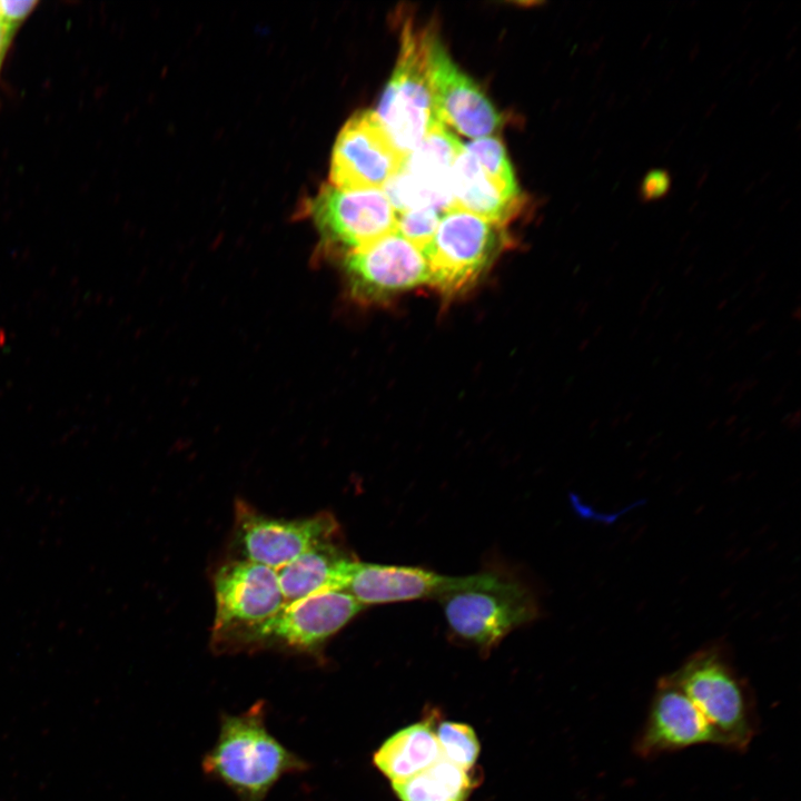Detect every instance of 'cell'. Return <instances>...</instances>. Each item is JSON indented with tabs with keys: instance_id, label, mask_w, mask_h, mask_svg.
Masks as SVG:
<instances>
[{
	"instance_id": "1",
	"label": "cell",
	"mask_w": 801,
	"mask_h": 801,
	"mask_svg": "<svg viewBox=\"0 0 801 801\" xmlns=\"http://www.w3.org/2000/svg\"><path fill=\"white\" fill-rule=\"evenodd\" d=\"M266 716L264 701L237 714L221 713L217 739L201 761L206 777L239 801H265L279 780L310 767L269 731Z\"/></svg>"
},
{
	"instance_id": "2",
	"label": "cell",
	"mask_w": 801,
	"mask_h": 801,
	"mask_svg": "<svg viewBox=\"0 0 801 801\" xmlns=\"http://www.w3.org/2000/svg\"><path fill=\"white\" fill-rule=\"evenodd\" d=\"M436 600L454 637L484 653L540 615L532 589L502 570L449 576Z\"/></svg>"
},
{
	"instance_id": "3",
	"label": "cell",
	"mask_w": 801,
	"mask_h": 801,
	"mask_svg": "<svg viewBox=\"0 0 801 801\" xmlns=\"http://www.w3.org/2000/svg\"><path fill=\"white\" fill-rule=\"evenodd\" d=\"M668 675L713 729L720 746L746 751L758 730L755 701L723 647L698 650Z\"/></svg>"
},
{
	"instance_id": "4",
	"label": "cell",
	"mask_w": 801,
	"mask_h": 801,
	"mask_svg": "<svg viewBox=\"0 0 801 801\" xmlns=\"http://www.w3.org/2000/svg\"><path fill=\"white\" fill-rule=\"evenodd\" d=\"M364 610L343 591H328L285 603L264 622L226 639L217 654L280 651L319 656L325 644Z\"/></svg>"
},
{
	"instance_id": "5",
	"label": "cell",
	"mask_w": 801,
	"mask_h": 801,
	"mask_svg": "<svg viewBox=\"0 0 801 801\" xmlns=\"http://www.w3.org/2000/svg\"><path fill=\"white\" fill-rule=\"evenodd\" d=\"M428 36L429 31L419 29L411 19L403 24L398 59L375 111L385 132L404 156L441 122L428 81Z\"/></svg>"
},
{
	"instance_id": "6",
	"label": "cell",
	"mask_w": 801,
	"mask_h": 801,
	"mask_svg": "<svg viewBox=\"0 0 801 801\" xmlns=\"http://www.w3.org/2000/svg\"><path fill=\"white\" fill-rule=\"evenodd\" d=\"M504 227L458 208L444 211L423 248L429 285L445 296L469 289L505 248Z\"/></svg>"
},
{
	"instance_id": "7",
	"label": "cell",
	"mask_w": 801,
	"mask_h": 801,
	"mask_svg": "<svg viewBox=\"0 0 801 801\" xmlns=\"http://www.w3.org/2000/svg\"><path fill=\"white\" fill-rule=\"evenodd\" d=\"M319 234V256L343 258L395 231L397 216L383 189L324 185L305 205Z\"/></svg>"
},
{
	"instance_id": "8",
	"label": "cell",
	"mask_w": 801,
	"mask_h": 801,
	"mask_svg": "<svg viewBox=\"0 0 801 801\" xmlns=\"http://www.w3.org/2000/svg\"><path fill=\"white\" fill-rule=\"evenodd\" d=\"M340 525L329 512L303 518L266 515L237 500L231 532V557L280 570L322 543L340 538Z\"/></svg>"
},
{
	"instance_id": "9",
	"label": "cell",
	"mask_w": 801,
	"mask_h": 801,
	"mask_svg": "<svg viewBox=\"0 0 801 801\" xmlns=\"http://www.w3.org/2000/svg\"><path fill=\"white\" fill-rule=\"evenodd\" d=\"M345 284L357 303H383L423 285L431 274L423 249L396 230L342 258Z\"/></svg>"
},
{
	"instance_id": "10",
	"label": "cell",
	"mask_w": 801,
	"mask_h": 801,
	"mask_svg": "<svg viewBox=\"0 0 801 801\" xmlns=\"http://www.w3.org/2000/svg\"><path fill=\"white\" fill-rule=\"evenodd\" d=\"M215 619L210 647L257 625L285 604L277 571L244 558L230 557L212 575Z\"/></svg>"
},
{
	"instance_id": "11",
	"label": "cell",
	"mask_w": 801,
	"mask_h": 801,
	"mask_svg": "<svg viewBox=\"0 0 801 801\" xmlns=\"http://www.w3.org/2000/svg\"><path fill=\"white\" fill-rule=\"evenodd\" d=\"M462 146L443 122H437L384 187L395 211L433 207L444 212L454 208L452 169Z\"/></svg>"
},
{
	"instance_id": "12",
	"label": "cell",
	"mask_w": 801,
	"mask_h": 801,
	"mask_svg": "<svg viewBox=\"0 0 801 801\" xmlns=\"http://www.w3.org/2000/svg\"><path fill=\"white\" fill-rule=\"evenodd\" d=\"M406 156L394 146L375 111L353 115L340 129L330 159V185L343 189H383Z\"/></svg>"
},
{
	"instance_id": "13",
	"label": "cell",
	"mask_w": 801,
	"mask_h": 801,
	"mask_svg": "<svg viewBox=\"0 0 801 801\" xmlns=\"http://www.w3.org/2000/svg\"><path fill=\"white\" fill-rule=\"evenodd\" d=\"M428 81L436 117L469 138L490 137L501 126V117L479 87L452 60L429 32Z\"/></svg>"
},
{
	"instance_id": "14",
	"label": "cell",
	"mask_w": 801,
	"mask_h": 801,
	"mask_svg": "<svg viewBox=\"0 0 801 801\" xmlns=\"http://www.w3.org/2000/svg\"><path fill=\"white\" fill-rule=\"evenodd\" d=\"M700 744L720 745L715 732L689 698L669 675L661 676L645 721L634 739V753L641 759H652Z\"/></svg>"
},
{
	"instance_id": "15",
	"label": "cell",
	"mask_w": 801,
	"mask_h": 801,
	"mask_svg": "<svg viewBox=\"0 0 801 801\" xmlns=\"http://www.w3.org/2000/svg\"><path fill=\"white\" fill-rule=\"evenodd\" d=\"M448 580L449 576L417 566L357 560L343 592L348 593L362 606L437 599Z\"/></svg>"
},
{
	"instance_id": "16",
	"label": "cell",
	"mask_w": 801,
	"mask_h": 801,
	"mask_svg": "<svg viewBox=\"0 0 801 801\" xmlns=\"http://www.w3.org/2000/svg\"><path fill=\"white\" fill-rule=\"evenodd\" d=\"M356 561L340 538L309 548L277 571L285 603L320 592L343 591Z\"/></svg>"
},
{
	"instance_id": "17",
	"label": "cell",
	"mask_w": 801,
	"mask_h": 801,
	"mask_svg": "<svg viewBox=\"0 0 801 801\" xmlns=\"http://www.w3.org/2000/svg\"><path fill=\"white\" fill-rule=\"evenodd\" d=\"M452 192L454 208L502 226L513 219L524 204L523 196L508 192L481 167L464 145L453 165Z\"/></svg>"
},
{
	"instance_id": "18",
	"label": "cell",
	"mask_w": 801,
	"mask_h": 801,
	"mask_svg": "<svg viewBox=\"0 0 801 801\" xmlns=\"http://www.w3.org/2000/svg\"><path fill=\"white\" fill-rule=\"evenodd\" d=\"M442 758L429 720L407 725L388 739L373 754L374 765L398 783L429 768Z\"/></svg>"
},
{
	"instance_id": "19",
	"label": "cell",
	"mask_w": 801,
	"mask_h": 801,
	"mask_svg": "<svg viewBox=\"0 0 801 801\" xmlns=\"http://www.w3.org/2000/svg\"><path fill=\"white\" fill-rule=\"evenodd\" d=\"M474 784L471 771L441 758L424 771L392 783V787L400 801H467Z\"/></svg>"
},
{
	"instance_id": "20",
	"label": "cell",
	"mask_w": 801,
	"mask_h": 801,
	"mask_svg": "<svg viewBox=\"0 0 801 801\" xmlns=\"http://www.w3.org/2000/svg\"><path fill=\"white\" fill-rule=\"evenodd\" d=\"M435 733L442 758L465 771H471L481 751V744L473 728L462 722L444 721Z\"/></svg>"
},
{
	"instance_id": "21",
	"label": "cell",
	"mask_w": 801,
	"mask_h": 801,
	"mask_svg": "<svg viewBox=\"0 0 801 801\" xmlns=\"http://www.w3.org/2000/svg\"><path fill=\"white\" fill-rule=\"evenodd\" d=\"M481 167L498 181L507 191L522 196L513 168L503 144L494 137L474 139L464 145Z\"/></svg>"
},
{
	"instance_id": "22",
	"label": "cell",
	"mask_w": 801,
	"mask_h": 801,
	"mask_svg": "<svg viewBox=\"0 0 801 801\" xmlns=\"http://www.w3.org/2000/svg\"><path fill=\"white\" fill-rule=\"evenodd\" d=\"M442 211L433 207H419L396 212V231L423 249L438 226Z\"/></svg>"
},
{
	"instance_id": "23",
	"label": "cell",
	"mask_w": 801,
	"mask_h": 801,
	"mask_svg": "<svg viewBox=\"0 0 801 801\" xmlns=\"http://www.w3.org/2000/svg\"><path fill=\"white\" fill-rule=\"evenodd\" d=\"M671 188V176L665 169H651L640 185V196L644 201H652L665 196Z\"/></svg>"
},
{
	"instance_id": "24",
	"label": "cell",
	"mask_w": 801,
	"mask_h": 801,
	"mask_svg": "<svg viewBox=\"0 0 801 801\" xmlns=\"http://www.w3.org/2000/svg\"><path fill=\"white\" fill-rule=\"evenodd\" d=\"M37 1L0 0V19L13 34L20 23L31 13Z\"/></svg>"
},
{
	"instance_id": "25",
	"label": "cell",
	"mask_w": 801,
	"mask_h": 801,
	"mask_svg": "<svg viewBox=\"0 0 801 801\" xmlns=\"http://www.w3.org/2000/svg\"><path fill=\"white\" fill-rule=\"evenodd\" d=\"M759 385V378L755 376H749L743 380L738 382V388L734 394L731 395L732 404H739L743 397L754 390Z\"/></svg>"
},
{
	"instance_id": "26",
	"label": "cell",
	"mask_w": 801,
	"mask_h": 801,
	"mask_svg": "<svg viewBox=\"0 0 801 801\" xmlns=\"http://www.w3.org/2000/svg\"><path fill=\"white\" fill-rule=\"evenodd\" d=\"M800 409L797 408L792 412H788L787 414H784L781 418V424L788 431H795L800 426Z\"/></svg>"
},
{
	"instance_id": "27",
	"label": "cell",
	"mask_w": 801,
	"mask_h": 801,
	"mask_svg": "<svg viewBox=\"0 0 801 801\" xmlns=\"http://www.w3.org/2000/svg\"><path fill=\"white\" fill-rule=\"evenodd\" d=\"M13 34L10 32V30L4 26V23L0 19V65L2 62V59L8 50L11 37Z\"/></svg>"
},
{
	"instance_id": "28",
	"label": "cell",
	"mask_w": 801,
	"mask_h": 801,
	"mask_svg": "<svg viewBox=\"0 0 801 801\" xmlns=\"http://www.w3.org/2000/svg\"><path fill=\"white\" fill-rule=\"evenodd\" d=\"M767 326L765 319H758L753 322L745 330L748 336H754L759 334Z\"/></svg>"
},
{
	"instance_id": "29",
	"label": "cell",
	"mask_w": 801,
	"mask_h": 801,
	"mask_svg": "<svg viewBox=\"0 0 801 801\" xmlns=\"http://www.w3.org/2000/svg\"><path fill=\"white\" fill-rule=\"evenodd\" d=\"M699 383L703 387H711L714 383V377L709 373H703L699 378Z\"/></svg>"
},
{
	"instance_id": "30",
	"label": "cell",
	"mask_w": 801,
	"mask_h": 801,
	"mask_svg": "<svg viewBox=\"0 0 801 801\" xmlns=\"http://www.w3.org/2000/svg\"><path fill=\"white\" fill-rule=\"evenodd\" d=\"M785 400V390H779L772 398V406H780Z\"/></svg>"
},
{
	"instance_id": "31",
	"label": "cell",
	"mask_w": 801,
	"mask_h": 801,
	"mask_svg": "<svg viewBox=\"0 0 801 801\" xmlns=\"http://www.w3.org/2000/svg\"><path fill=\"white\" fill-rule=\"evenodd\" d=\"M739 416L736 414H731L725 418L724 425L728 428H734L735 424L738 422Z\"/></svg>"
},
{
	"instance_id": "32",
	"label": "cell",
	"mask_w": 801,
	"mask_h": 801,
	"mask_svg": "<svg viewBox=\"0 0 801 801\" xmlns=\"http://www.w3.org/2000/svg\"><path fill=\"white\" fill-rule=\"evenodd\" d=\"M790 317H791L793 320H795V322H799V320H800V318H801V308H800V305H799V304H797V305L794 306V308H792V310H791V313H790Z\"/></svg>"
},
{
	"instance_id": "33",
	"label": "cell",
	"mask_w": 801,
	"mask_h": 801,
	"mask_svg": "<svg viewBox=\"0 0 801 801\" xmlns=\"http://www.w3.org/2000/svg\"><path fill=\"white\" fill-rule=\"evenodd\" d=\"M650 295H651V294L649 293V294L643 298V300L641 301L640 308H639V315H643V314L646 312V309H647V307H649V297H650Z\"/></svg>"
},
{
	"instance_id": "34",
	"label": "cell",
	"mask_w": 801,
	"mask_h": 801,
	"mask_svg": "<svg viewBox=\"0 0 801 801\" xmlns=\"http://www.w3.org/2000/svg\"><path fill=\"white\" fill-rule=\"evenodd\" d=\"M775 355H777V350L772 349V350L767 352L762 357V363L764 364V363L771 362L775 357Z\"/></svg>"
},
{
	"instance_id": "35",
	"label": "cell",
	"mask_w": 801,
	"mask_h": 801,
	"mask_svg": "<svg viewBox=\"0 0 801 801\" xmlns=\"http://www.w3.org/2000/svg\"><path fill=\"white\" fill-rule=\"evenodd\" d=\"M767 277H768V276H767V273H762V274L758 275V276L754 278V281H753L754 285H755L756 287H760V286L764 283V280L767 279Z\"/></svg>"
},
{
	"instance_id": "36",
	"label": "cell",
	"mask_w": 801,
	"mask_h": 801,
	"mask_svg": "<svg viewBox=\"0 0 801 801\" xmlns=\"http://www.w3.org/2000/svg\"><path fill=\"white\" fill-rule=\"evenodd\" d=\"M728 304H729V300H728L726 298H723V299H721V300L718 303L716 309H718V310H723V309L726 308Z\"/></svg>"
},
{
	"instance_id": "37",
	"label": "cell",
	"mask_w": 801,
	"mask_h": 801,
	"mask_svg": "<svg viewBox=\"0 0 801 801\" xmlns=\"http://www.w3.org/2000/svg\"><path fill=\"white\" fill-rule=\"evenodd\" d=\"M683 338V330H679L673 336V342L679 343Z\"/></svg>"
},
{
	"instance_id": "38",
	"label": "cell",
	"mask_w": 801,
	"mask_h": 801,
	"mask_svg": "<svg viewBox=\"0 0 801 801\" xmlns=\"http://www.w3.org/2000/svg\"><path fill=\"white\" fill-rule=\"evenodd\" d=\"M739 343L740 342L738 339H730V343L728 344V349L731 350V349L738 347Z\"/></svg>"
},
{
	"instance_id": "39",
	"label": "cell",
	"mask_w": 801,
	"mask_h": 801,
	"mask_svg": "<svg viewBox=\"0 0 801 801\" xmlns=\"http://www.w3.org/2000/svg\"><path fill=\"white\" fill-rule=\"evenodd\" d=\"M634 414L632 412H626L622 417L621 421L629 422L631 418H633Z\"/></svg>"
},
{
	"instance_id": "40",
	"label": "cell",
	"mask_w": 801,
	"mask_h": 801,
	"mask_svg": "<svg viewBox=\"0 0 801 801\" xmlns=\"http://www.w3.org/2000/svg\"><path fill=\"white\" fill-rule=\"evenodd\" d=\"M602 333H603V326H602V325H597L596 328H595V330H594V336L600 337Z\"/></svg>"
},
{
	"instance_id": "41",
	"label": "cell",
	"mask_w": 801,
	"mask_h": 801,
	"mask_svg": "<svg viewBox=\"0 0 801 801\" xmlns=\"http://www.w3.org/2000/svg\"><path fill=\"white\" fill-rule=\"evenodd\" d=\"M718 423H719L718 417H714V418H712V419L709 422L708 426H709L710 428H712V426H715Z\"/></svg>"
},
{
	"instance_id": "42",
	"label": "cell",
	"mask_w": 801,
	"mask_h": 801,
	"mask_svg": "<svg viewBox=\"0 0 801 801\" xmlns=\"http://www.w3.org/2000/svg\"><path fill=\"white\" fill-rule=\"evenodd\" d=\"M714 355H715V352H714V350L709 352V353L705 355V356H706V357H705V360L712 359V358L714 357Z\"/></svg>"
},
{
	"instance_id": "43",
	"label": "cell",
	"mask_w": 801,
	"mask_h": 801,
	"mask_svg": "<svg viewBox=\"0 0 801 801\" xmlns=\"http://www.w3.org/2000/svg\"><path fill=\"white\" fill-rule=\"evenodd\" d=\"M741 310H742V307L735 308L733 316L741 314Z\"/></svg>"
}]
</instances>
